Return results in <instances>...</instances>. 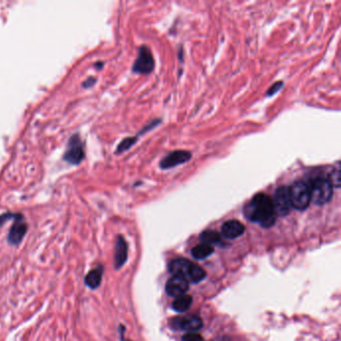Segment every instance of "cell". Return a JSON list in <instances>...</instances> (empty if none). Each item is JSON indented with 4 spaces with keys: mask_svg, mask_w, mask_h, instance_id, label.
<instances>
[{
    "mask_svg": "<svg viewBox=\"0 0 341 341\" xmlns=\"http://www.w3.org/2000/svg\"><path fill=\"white\" fill-rule=\"evenodd\" d=\"M272 203L274 206L276 216L283 217L290 212L292 205H291L288 186H284V185L279 186L274 192Z\"/></svg>",
    "mask_w": 341,
    "mask_h": 341,
    "instance_id": "cell-6",
    "label": "cell"
},
{
    "mask_svg": "<svg viewBox=\"0 0 341 341\" xmlns=\"http://www.w3.org/2000/svg\"><path fill=\"white\" fill-rule=\"evenodd\" d=\"M138 140V136H135V137H126V138H124L118 145L117 149H116V153H122L124 151H126L128 150L129 148H131L135 142Z\"/></svg>",
    "mask_w": 341,
    "mask_h": 341,
    "instance_id": "cell-19",
    "label": "cell"
},
{
    "mask_svg": "<svg viewBox=\"0 0 341 341\" xmlns=\"http://www.w3.org/2000/svg\"><path fill=\"white\" fill-rule=\"evenodd\" d=\"M213 252H214L213 246L202 243V244L196 245L193 248L192 251H191V254L195 259L201 260V259H205V258L209 257Z\"/></svg>",
    "mask_w": 341,
    "mask_h": 341,
    "instance_id": "cell-17",
    "label": "cell"
},
{
    "mask_svg": "<svg viewBox=\"0 0 341 341\" xmlns=\"http://www.w3.org/2000/svg\"><path fill=\"white\" fill-rule=\"evenodd\" d=\"M154 67L155 60L151 49L146 45L140 46L138 49L137 58L135 59L132 66V71L139 74H149L153 71Z\"/></svg>",
    "mask_w": 341,
    "mask_h": 341,
    "instance_id": "cell-4",
    "label": "cell"
},
{
    "mask_svg": "<svg viewBox=\"0 0 341 341\" xmlns=\"http://www.w3.org/2000/svg\"><path fill=\"white\" fill-rule=\"evenodd\" d=\"M85 157V149L83 141L78 134H74L70 137L67 143V147L64 153V160L70 164L77 165Z\"/></svg>",
    "mask_w": 341,
    "mask_h": 341,
    "instance_id": "cell-5",
    "label": "cell"
},
{
    "mask_svg": "<svg viewBox=\"0 0 341 341\" xmlns=\"http://www.w3.org/2000/svg\"><path fill=\"white\" fill-rule=\"evenodd\" d=\"M310 190L311 202L315 205H324L330 201L333 195V186L327 176H316L307 183Z\"/></svg>",
    "mask_w": 341,
    "mask_h": 341,
    "instance_id": "cell-2",
    "label": "cell"
},
{
    "mask_svg": "<svg viewBox=\"0 0 341 341\" xmlns=\"http://www.w3.org/2000/svg\"><path fill=\"white\" fill-rule=\"evenodd\" d=\"M174 328L187 331V332H196L202 328V319L196 315H188L175 318L172 321Z\"/></svg>",
    "mask_w": 341,
    "mask_h": 341,
    "instance_id": "cell-10",
    "label": "cell"
},
{
    "mask_svg": "<svg viewBox=\"0 0 341 341\" xmlns=\"http://www.w3.org/2000/svg\"><path fill=\"white\" fill-rule=\"evenodd\" d=\"M28 230V224L25 217L21 213H14L13 223L7 234V242L12 246L19 245L24 239Z\"/></svg>",
    "mask_w": 341,
    "mask_h": 341,
    "instance_id": "cell-7",
    "label": "cell"
},
{
    "mask_svg": "<svg viewBox=\"0 0 341 341\" xmlns=\"http://www.w3.org/2000/svg\"><path fill=\"white\" fill-rule=\"evenodd\" d=\"M205 276H206V272L200 266L192 263L189 270H188L187 276L186 277H187V279L189 278L192 282L198 283V282L203 280Z\"/></svg>",
    "mask_w": 341,
    "mask_h": 341,
    "instance_id": "cell-18",
    "label": "cell"
},
{
    "mask_svg": "<svg viewBox=\"0 0 341 341\" xmlns=\"http://www.w3.org/2000/svg\"><path fill=\"white\" fill-rule=\"evenodd\" d=\"M284 85V82L283 81H277L275 83H273L269 89L267 90L266 92V96H273L274 94H276V93L280 90Z\"/></svg>",
    "mask_w": 341,
    "mask_h": 341,
    "instance_id": "cell-21",
    "label": "cell"
},
{
    "mask_svg": "<svg viewBox=\"0 0 341 341\" xmlns=\"http://www.w3.org/2000/svg\"><path fill=\"white\" fill-rule=\"evenodd\" d=\"M118 332H119L120 341H131V340H127V339L124 338V332H125V327H124L122 324L119 325V327H118Z\"/></svg>",
    "mask_w": 341,
    "mask_h": 341,
    "instance_id": "cell-24",
    "label": "cell"
},
{
    "mask_svg": "<svg viewBox=\"0 0 341 341\" xmlns=\"http://www.w3.org/2000/svg\"><path fill=\"white\" fill-rule=\"evenodd\" d=\"M14 217V213L13 212H5L3 214L0 215V226H2L5 224L6 221L13 219Z\"/></svg>",
    "mask_w": 341,
    "mask_h": 341,
    "instance_id": "cell-23",
    "label": "cell"
},
{
    "mask_svg": "<svg viewBox=\"0 0 341 341\" xmlns=\"http://www.w3.org/2000/svg\"><path fill=\"white\" fill-rule=\"evenodd\" d=\"M192 304V297L187 294H182L175 298V300L172 303V308L176 312H185L186 310H188L189 307Z\"/></svg>",
    "mask_w": 341,
    "mask_h": 341,
    "instance_id": "cell-15",
    "label": "cell"
},
{
    "mask_svg": "<svg viewBox=\"0 0 341 341\" xmlns=\"http://www.w3.org/2000/svg\"><path fill=\"white\" fill-rule=\"evenodd\" d=\"M289 195L292 208L296 210H305L310 202V190L307 182L297 180L289 186Z\"/></svg>",
    "mask_w": 341,
    "mask_h": 341,
    "instance_id": "cell-3",
    "label": "cell"
},
{
    "mask_svg": "<svg viewBox=\"0 0 341 341\" xmlns=\"http://www.w3.org/2000/svg\"><path fill=\"white\" fill-rule=\"evenodd\" d=\"M340 177H341V174H340V168L339 167H335L333 168L330 173L328 174L327 178L329 180V182L331 183V185L333 186V188L336 187H340Z\"/></svg>",
    "mask_w": 341,
    "mask_h": 341,
    "instance_id": "cell-20",
    "label": "cell"
},
{
    "mask_svg": "<svg viewBox=\"0 0 341 341\" xmlns=\"http://www.w3.org/2000/svg\"><path fill=\"white\" fill-rule=\"evenodd\" d=\"M181 341H203V338L196 332H188L182 336Z\"/></svg>",
    "mask_w": 341,
    "mask_h": 341,
    "instance_id": "cell-22",
    "label": "cell"
},
{
    "mask_svg": "<svg viewBox=\"0 0 341 341\" xmlns=\"http://www.w3.org/2000/svg\"><path fill=\"white\" fill-rule=\"evenodd\" d=\"M245 231V226L238 220L232 219L223 223L221 227L222 236L228 239H234L241 236Z\"/></svg>",
    "mask_w": 341,
    "mask_h": 341,
    "instance_id": "cell-12",
    "label": "cell"
},
{
    "mask_svg": "<svg viewBox=\"0 0 341 341\" xmlns=\"http://www.w3.org/2000/svg\"><path fill=\"white\" fill-rule=\"evenodd\" d=\"M188 279L183 275H173L166 284V292L168 295L173 297H178L188 289Z\"/></svg>",
    "mask_w": 341,
    "mask_h": 341,
    "instance_id": "cell-9",
    "label": "cell"
},
{
    "mask_svg": "<svg viewBox=\"0 0 341 341\" xmlns=\"http://www.w3.org/2000/svg\"><path fill=\"white\" fill-rule=\"evenodd\" d=\"M128 258V244L122 235H118L114 245V268L120 269Z\"/></svg>",
    "mask_w": 341,
    "mask_h": 341,
    "instance_id": "cell-11",
    "label": "cell"
},
{
    "mask_svg": "<svg viewBox=\"0 0 341 341\" xmlns=\"http://www.w3.org/2000/svg\"><path fill=\"white\" fill-rule=\"evenodd\" d=\"M192 157V154L190 151L187 150H174L168 153L166 156H164L160 163L159 166L161 169L166 170L170 168H174L178 165L187 163Z\"/></svg>",
    "mask_w": 341,
    "mask_h": 341,
    "instance_id": "cell-8",
    "label": "cell"
},
{
    "mask_svg": "<svg viewBox=\"0 0 341 341\" xmlns=\"http://www.w3.org/2000/svg\"><path fill=\"white\" fill-rule=\"evenodd\" d=\"M96 82V79L94 78V77H90V78H87L84 82H83V86L84 87H90V86H92L93 84H94Z\"/></svg>",
    "mask_w": 341,
    "mask_h": 341,
    "instance_id": "cell-25",
    "label": "cell"
},
{
    "mask_svg": "<svg viewBox=\"0 0 341 341\" xmlns=\"http://www.w3.org/2000/svg\"><path fill=\"white\" fill-rule=\"evenodd\" d=\"M103 273H104V269H103V266L100 264L97 265L95 268L91 269L84 278L85 285L92 290L97 289L101 284Z\"/></svg>",
    "mask_w": 341,
    "mask_h": 341,
    "instance_id": "cell-13",
    "label": "cell"
},
{
    "mask_svg": "<svg viewBox=\"0 0 341 341\" xmlns=\"http://www.w3.org/2000/svg\"><path fill=\"white\" fill-rule=\"evenodd\" d=\"M243 213L248 220L258 223L264 228L271 227L275 223L277 217L272 199L264 193L254 195L244 206Z\"/></svg>",
    "mask_w": 341,
    "mask_h": 341,
    "instance_id": "cell-1",
    "label": "cell"
},
{
    "mask_svg": "<svg viewBox=\"0 0 341 341\" xmlns=\"http://www.w3.org/2000/svg\"><path fill=\"white\" fill-rule=\"evenodd\" d=\"M200 240L202 243L213 246V245H222L223 241L219 235V233H217L216 231L213 230H205L200 234Z\"/></svg>",
    "mask_w": 341,
    "mask_h": 341,
    "instance_id": "cell-16",
    "label": "cell"
},
{
    "mask_svg": "<svg viewBox=\"0 0 341 341\" xmlns=\"http://www.w3.org/2000/svg\"><path fill=\"white\" fill-rule=\"evenodd\" d=\"M192 262L185 259V258H177L174 259L170 262L169 264V271L173 274V275H183V276H187L188 270L191 266ZM187 278V277H186Z\"/></svg>",
    "mask_w": 341,
    "mask_h": 341,
    "instance_id": "cell-14",
    "label": "cell"
}]
</instances>
